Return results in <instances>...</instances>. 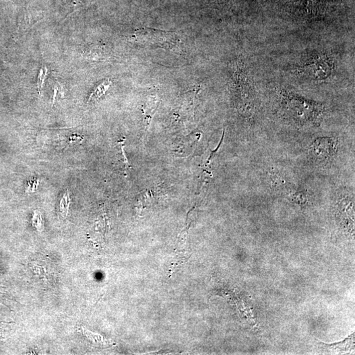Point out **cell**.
<instances>
[{"label":"cell","instance_id":"1","mask_svg":"<svg viewBox=\"0 0 355 355\" xmlns=\"http://www.w3.org/2000/svg\"><path fill=\"white\" fill-rule=\"evenodd\" d=\"M334 69L333 60L326 54H316L304 60L299 65V73L314 80H325Z\"/></svg>","mask_w":355,"mask_h":355},{"label":"cell","instance_id":"2","mask_svg":"<svg viewBox=\"0 0 355 355\" xmlns=\"http://www.w3.org/2000/svg\"><path fill=\"white\" fill-rule=\"evenodd\" d=\"M135 36L140 42H148L169 48L174 45L173 44H175V40H176L175 34L172 32L152 30L150 28H142V30L136 31Z\"/></svg>","mask_w":355,"mask_h":355},{"label":"cell","instance_id":"3","mask_svg":"<svg viewBox=\"0 0 355 355\" xmlns=\"http://www.w3.org/2000/svg\"><path fill=\"white\" fill-rule=\"evenodd\" d=\"M335 142L331 138H321L314 143L312 152L318 160H329L335 153Z\"/></svg>","mask_w":355,"mask_h":355},{"label":"cell","instance_id":"4","mask_svg":"<svg viewBox=\"0 0 355 355\" xmlns=\"http://www.w3.org/2000/svg\"><path fill=\"white\" fill-rule=\"evenodd\" d=\"M159 104L160 102L158 97L156 96H150L146 101L144 109L146 127H148L150 126L152 117L158 109Z\"/></svg>","mask_w":355,"mask_h":355},{"label":"cell","instance_id":"5","mask_svg":"<svg viewBox=\"0 0 355 355\" xmlns=\"http://www.w3.org/2000/svg\"><path fill=\"white\" fill-rule=\"evenodd\" d=\"M111 85V82L109 79L105 80L104 82L99 84V85L94 89V90L93 91L92 94H91L88 103H90L91 101L97 102V101L102 98L107 91L108 90Z\"/></svg>","mask_w":355,"mask_h":355},{"label":"cell","instance_id":"6","mask_svg":"<svg viewBox=\"0 0 355 355\" xmlns=\"http://www.w3.org/2000/svg\"><path fill=\"white\" fill-rule=\"evenodd\" d=\"M40 15H32V14L28 13L25 14L22 18V20L20 21L19 24V31L21 32H25L30 29L31 27L36 22H38L40 20Z\"/></svg>","mask_w":355,"mask_h":355},{"label":"cell","instance_id":"7","mask_svg":"<svg viewBox=\"0 0 355 355\" xmlns=\"http://www.w3.org/2000/svg\"><path fill=\"white\" fill-rule=\"evenodd\" d=\"M70 204H71V199H70L69 191H67V192L65 193L60 201L59 209L62 216H65V217L67 216Z\"/></svg>","mask_w":355,"mask_h":355},{"label":"cell","instance_id":"8","mask_svg":"<svg viewBox=\"0 0 355 355\" xmlns=\"http://www.w3.org/2000/svg\"><path fill=\"white\" fill-rule=\"evenodd\" d=\"M47 76V69L46 67H42L39 72L38 81H37V87L38 89L39 96L42 93V89L44 86L45 78Z\"/></svg>","mask_w":355,"mask_h":355},{"label":"cell","instance_id":"9","mask_svg":"<svg viewBox=\"0 0 355 355\" xmlns=\"http://www.w3.org/2000/svg\"><path fill=\"white\" fill-rule=\"evenodd\" d=\"M32 224L33 226L38 231H42L44 229V222H43L42 215H41L40 212L37 211V210L34 212Z\"/></svg>","mask_w":355,"mask_h":355},{"label":"cell","instance_id":"10","mask_svg":"<svg viewBox=\"0 0 355 355\" xmlns=\"http://www.w3.org/2000/svg\"><path fill=\"white\" fill-rule=\"evenodd\" d=\"M354 333L352 334V336H350V338H347V339L343 341V342H341L339 343H336V344H323L325 345V346L326 347H331V348L332 349H335V350H339L340 349L341 350H344V347L346 346V345L349 344V343H350L351 342H352V340L354 339Z\"/></svg>","mask_w":355,"mask_h":355},{"label":"cell","instance_id":"11","mask_svg":"<svg viewBox=\"0 0 355 355\" xmlns=\"http://www.w3.org/2000/svg\"><path fill=\"white\" fill-rule=\"evenodd\" d=\"M270 178H271L272 184L275 187H280L284 184V178L280 175L276 174V173L272 174Z\"/></svg>","mask_w":355,"mask_h":355},{"label":"cell","instance_id":"12","mask_svg":"<svg viewBox=\"0 0 355 355\" xmlns=\"http://www.w3.org/2000/svg\"><path fill=\"white\" fill-rule=\"evenodd\" d=\"M84 335L87 336L89 339L92 340V342L104 344V339H103L102 336H99L98 334L91 333V332L86 331V330H84Z\"/></svg>","mask_w":355,"mask_h":355}]
</instances>
